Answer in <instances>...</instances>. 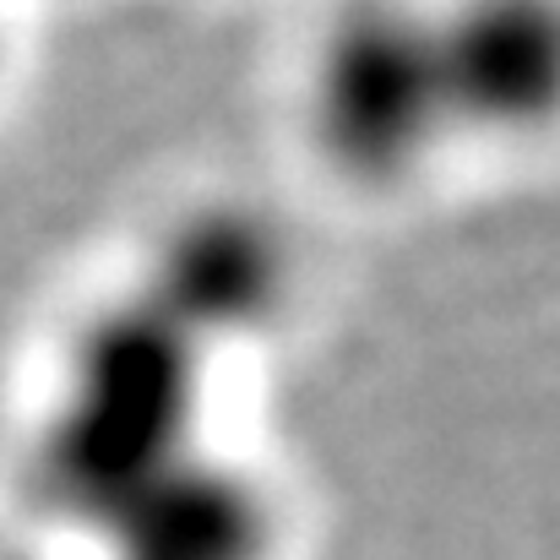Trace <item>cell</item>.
<instances>
[{
  "label": "cell",
  "instance_id": "2",
  "mask_svg": "<svg viewBox=\"0 0 560 560\" xmlns=\"http://www.w3.org/2000/svg\"><path fill=\"white\" fill-rule=\"evenodd\" d=\"M452 109L490 120H523L545 109L556 71V27L545 0H479L441 27Z\"/></svg>",
  "mask_w": 560,
  "mask_h": 560
},
{
  "label": "cell",
  "instance_id": "1",
  "mask_svg": "<svg viewBox=\"0 0 560 560\" xmlns=\"http://www.w3.org/2000/svg\"><path fill=\"white\" fill-rule=\"evenodd\" d=\"M316 109L327 142L343 159L365 170H397L452 115L441 27L402 5L338 22L322 55Z\"/></svg>",
  "mask_w": 560,
  "mask_h": 560
}]
</instances>
